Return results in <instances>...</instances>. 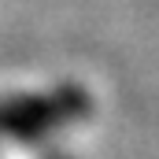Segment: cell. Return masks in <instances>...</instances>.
<instances>
[{
  "label": "cell",
  "mask_w": 159,
  "mask_h": 159,
  "mask_svg": "<svg viewBox=\"0 0 159 159\" xmlns=\"http://www.w3.org/2000/svg\"><path fill=\"white\" fill-rule=\"evenodd\" d=\"M93 111V96L81 85H59L37 96H15L0 104V141H37L44 133L78 122Z\"/></svg>",
  "instance_id": "1"
}]
</instances>
